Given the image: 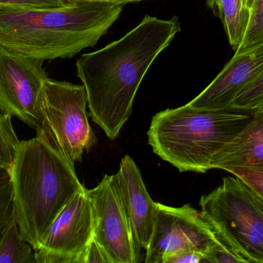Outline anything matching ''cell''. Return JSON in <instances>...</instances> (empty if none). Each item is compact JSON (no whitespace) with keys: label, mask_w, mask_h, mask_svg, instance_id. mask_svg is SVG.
<instances>
[{"label":"cell","mask_w":263,"mask_h":263,"mask_svg":"<svg viewBox=\"0 0 263 263\" xmlns=\"http://www.w3.org/2000/svg\"><path fill=\"white\" fill-rule=\"evenodd\" d=\"M180 31L177 16L162 20L146 15L120 40L77 60V76L86 88L92 121L111 141L130 117L150 66Z\"/></svg>","instance_id":"cell-1"},{"label":"cell","mask_w":263,"mask_h":263,"mask_svg":"<svg viewBox=\"0 0 263 263\" xmlns=\"http://www.w3.org/2000/svg\"><path fill=\"white\" fill-rule=\"evenodd\" d=\"M20 142L8 169L14 218L34 250L41 246L60 212L84 185L69 160L43 126Z\"/></svg>","instance_id":"cell-2"},{"label":"cell","mask_w":263,"mask_h":263,"mask_svg":"<svg viewBox=\"0 0 263 263\" xmlns=\"http://www.w3.org/2000/svg\"><path fill=\"white\" fill-rule=\"evenodd\" d=\"M123 6L80 3L52 9H0V45L43 62L72 58L96 46Z\"/></svg>","instance_id":"cell-3"},{"label":"cell","mask_w":263,"mask_h":263,"mask_svg":"<svg viewBox=\"0 0 263 263\" xmlns=\"http://www.w3.org/2000/svg\"><path fill=\"white\" fill-rule=\"evenodd\" d=\"M255 111L234 107L216 109L184 105L152 119L148 145L180 172L205 173L214 156L250 123Z\"/></svg>","instance_id":"cell-4"},{"label":"cell","mask_w":263,"mask_h":263,"mask_svg":"<svg viewBox=\"0 0 263 263\" xmlns=\"http://www.w3.org/2000/svg\"><path fill=\"white\" fill-rule=\"evenodd\" d=\"M200 214L243 262L263 263V199L236 176L201 197Z\"/></svg>","instance_id":"cell-5"},{"label":"cell","mask_w":263,"mask_h":263,"mask_svg":"<svg viewBox=\"0 0 263 263\" xmlns=\"http://www.w3.org/2000/svg\"><path fill=\"white\" fill-rule=\"evenodd\" d=\"M87 93L83 85L48 77L42 102L43 125L59 149L72 163L97 142L88 120Z\"/></svg>","instance_id":"cell-6"},{"label":"cell","mask_w":263,"mask_h":263,"mask_svg":"<svg viewBox=\"0 0 263 263\" xmlns=\"http://www.w3.org/2000/svg\"><path fill=\"white\" fill-rule=\"evenodd\" d=\"M43 62L0 45V112L34 129L43 125L42 102L46 79Z\"/></svg>","instance_id":"cell-7"},{"label":"cell","mask_w":263,"mask_h":263,"mask_svg":"<svg viewBox=\"0 0 263 263\" xmlns=\"http://www.w3.org/2000/svg\"><path fill=\"white\" fill-rule=\"evenodd\" d=\"M219 240L200 212L190 205L174 208L157 202L145 262L164 263L170 256L183 251H197L205 256Z\"/></svg>","instance_id":"cell-8"},{"label":"cell","mask_w":263,"mask_h":263,"mask_svg":"<svg viewBox=\"0 0 263 263\" xmlns=\"http://www.w3.org/2000/svg\"><path fill=\"white\" fill-rule=\"evenodd\" d=\"M95 221L87 188L83 187L60 212L35 252L36 263H81L94 239Z\"/></svg>","instance_id":"cell-9"},{"label":"cell","mask_w":263,"mask_h":263,"mask_svg":"<svg viewBox=\"0 0 263 263\" xmlns=\"http://www.w3.org/2000/svg\"><path fill=\"white\" fill-rule=\"evenodd\" d=\"M95 221L94 239L104 249L112 263H137L140 250L133 239L117 178L106 176L87 189Z\"/></svg>","instance_id":"cell-10"},{"label":"cell","mask_w":263,"mask_h":263,"mask_svg":"<svg viewBox=\"0 0 263 263\" xmlns=\"http://www.w3.org/2000/svg\"><path fill=\"white\" fill-rule=\"evenodd\" d=\"M263 74V45L235 52L217 77L187 104L194 108L216 109L231 107L234 99Z\"/></svg>","instance_id":"cell-11"},{"label":"cell","mask_w":263,"mask_h":263,"mask_svg":"<svg viewBox=\"0 0 263 263\" xmlns=\"http://www.w3.org/2000/svg\"><path fill=\"white\" fill-rule=\"evenodd\" d=\"M115 176L136 247L145 250L154 228L157 202L150 197L140 171L130 156L122 159Z\"/></svg>","instance_id":"cell-12"},{"label":"cell","mask_w":263,"mask_h":263,"mask_svg":"<svg viewBox=\"0 0 263 263\" xmlns=\"http://www.w3.org/2000/svg\"><path fill=\"white\" fill-rule=\"evenodd\" d=\"M263 168V108L255 111L250 123L213 157L211 169L229 167Z\"/></svg>","instance_id":"cell-13"},{"label":"cell","mask_w":263,"mask_h":263,"mask_svg":"<svg viewBox=\"0 0 263 263\" xmlns=\"http://www.w3.org/2000/svg\"><path fill=\"white\" fill-rule=\"evenodd\" d=\"M206 5L222 22L229 43L236 50L250 20V12L243 0H206Z\"/></svg>","instance_id":"cell-14"},{"label":"cell","mask_w":263,"mask_h":263,"mask_svg":"<svg viewBox=\"0 0 263 263\" xmlns=\"http://www.w3.org/2000/svg\"><path fill=\"white\" fill-rule=\"evenodd\" d=\"M0 263H36L33 248L22 237L15 219L0 239Z\"/></svg>","instance_id":"cell-15"},{"label":"cell","mask_w":263,"mask_h":263,"mask_svg":"<svg viewBox=\"0 0 263 263\" xmlns=\"http://www.w3.org/2000/svg\"><path fill=\"white\" fill-rule=\"evenodd\" d=\"M263 45V0H256L250 12L248 26L239 47L235 52L255 49Z\"/></svg>","instance_id":"cell-16"},{"label":"cell","mask_w":263,"mask_h":263,"mask_svg":"<svg viewBox=\"0 0 263 263\" xmlns=\"http://www.w3.org/2000/svg\"><path fill=\"white\" fill-rule=\"evenodd\" d=\"M14 219L9 172L8 170L0 169V239Z\"/></svg>","instance_id":"cell-17"},{"label":"cell","mask_w":263,"mask_h":263,"mask_svg":"<svg viewBox=\"0 0 263 263\" xmlns=\"http://www.w3.org/2000/svg\"><path fill=\"white\" fill-rule=\"evenodd\" d=\"M231 107L251 111L263 108V74L238 94Z\"/></svg>","instance_id":"cell-18"},{"label":"cell","mask_w":263,"mask_h":263,"mask_svg":"<svg viewBox=\"0 0 263 263\" xmlns=\"http://www.w3.org/2000/svg\"><path fill=\"white\" fill-rule=\"evenodd\" d=\"M223 171L239 178L263 199V168L234 166L229 167Z\"/></svg>","instance_id":"cell-19"},{"label":"cell","mask_w":263,"mask_h":263,"mask_svg":"<svg viewBox=\"0 0 263 263\" xmlns=\"http://www.w3.org/2000/svg\"><path fill=\"white\" fill-rule=\"evenodd\" d=\"M64 6L63 0H0V9H52Z\"/></svg>","instance_id":"cell-20"},{"label":"cell","mask_w":263,"mask_h":263,"mask_svg":"<svg viewBox=\"0 0 263 263\" xmlns=\"http://www.w3.org/2000/svg\"><path fill=\"white\" fill-rule=\"evenodd\" d=\"M202 262L239 263L242 262L225 242L219 239V242L213 246L206 253Z\"/></svg>","instance_id":"cell-21"},{"label":"cell","mask_w":263,"mask_h":263,"mask_svg":"<svg viewBox=\"0 0 263 263\" xmlns=\"http://www.w3.org/2000/svg\"><path fill=\"white\" fill-rule=\"evenodd\" d=\"M81 263H112V261L104 249L93 239L85 252Z\"/></svg>","instance_id":"cell-22"},{"label":"cell","mask_w":263,"mask_h":263,"mask_svg":"<svg viewBox=\"0 0 263 263\" xmlns=\"http://www.w3.org/2000/svg\"><path fill=\"white\" fill-rule=\"evenodd\" d=\"M20 141L0 138V169H9Z\"/></svg>","instance_id":"cell-23"},{"label":"cell","mask_w":263,"mask_h":263,"mask_svg":"<svg viewBox=\"0 0 263 263\" xmlns=\"http://www.w3.org/2000/svg\"><path fill=\"white\" fill-rule=\"evenodd\" d=\"M205 256L197 251H183L168 257L164 263H199L202 262Z\"/></svg>","instance_id":"cell-24"},{"label":"cell","mask_w":263,"mask_h":263,"mask_svg":"<svg viewBox=\"0 0 263 263\" xmlns=\"http://www.w3.org/2000/svg\"><path fill=\"white\" fill-rule=\"evenodd\" d=\"M0 138L16 140L15 131L12 124V117L6 114H0Z\"/></svg>","instance_id":"cell-25"},{"label":"cell","mask_w":263,"mask_h":263,"mask_svg":"<svg viewBox=\"0 0 263 263\" xmlns=\"http://www.w3.org/2000/svg\"><path fill=\"white\" fill-rule=\"evenodd\" d=\"M63 1L65 6L80 3H108L125 6L128 3H139V2L145 1V0H63Z\"/></svg>","instance_id":"cell-26"},{"label":"cell","mask_w":263,"mask_h":263,"mask_svg":"<svg viewBox=\"0 0 263 263\" xmlns=\"http://www.w3.org/2000/svg\"><path fill=\"white\" fill-rule=\"evenodd\" d=\"M256 0H243V3L245 4L246 7L249 9L250 12H251L255 3H256Z\"/></svg>","instance_id":"cell-27"}]
</instances>
